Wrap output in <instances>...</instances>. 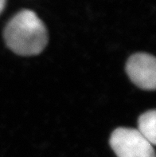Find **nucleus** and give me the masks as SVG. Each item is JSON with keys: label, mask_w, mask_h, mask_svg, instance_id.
<instances>
[{"label": "nucleus", "mask_w": 156, "mask_h": 157, "mask_svg": "<svg viewBox=\"0 0 156 157\" xmlns=\"http://www.w3.org/2000/svg\"><path fill=\"white\" fill-rule=\"evenodd\" d=\"M3 36L6 46L21 56L37 55L43 51L48 42L44 22L31 10H22L10 19Z\"/></svg>", "instance_id": "nucleus-1"}, {"label": "nucleus", "mask_w": 156, "mask_h": 157, "mask_svg": "<svg viewBox=\"0 0 156 157\" xmlns=\"http://www.w3.org/2000/svg\"><path fill=\"white\" fill-rule=\"evenodd\" d=\"M110 145L117 157H155L154 146L135 128L115 129Z\"/></svg>", "instance_id": "nucleus-2"}, {"label": "nucleus", "mask_w": 156, "mask_h": 157, "mask_svg": "<svg viewBox=\"0 0 156 157\" xmlns=\"http://www.w3.org/2000/svg\"><path fill=\"white\" fill-rule=\"evenodd\" d=\"M129 78L138 87L154 90L156 86V61L151 54L138 53L131 55L126 64Z\"/></svg>", "instance_id": "nucleus-3"}, {"label": "nucleus", "mask_w": 156, "mask_h": 157, "mask_svg": "<svg viewBox=\"0 0 156 157\" xmlns=\"http://www.w3.org/2000/svg\"><path fill=\"white\" fill-rule=\"evenodd\" d=\"M138 130L153 146L156 144V111L149 110L139 117Z\"/></svg>", "instance_id": "nucleus-4"}, {"label": "nucleus", "mask_w": 156, "mask_h": 157, "mask_svg": "<svg viewBox=\"0 0 156 157\" xmlns=\"http://www.w3.org/2000/svg\"><path fill=\"white\" fill-rule=\"evenodd\" d=\"M6 2L7 0H0V14H2V12L5 9V6L6 5Z\"/></svg>", "instance_id": "nucleus-5"}]
</instances>
